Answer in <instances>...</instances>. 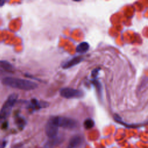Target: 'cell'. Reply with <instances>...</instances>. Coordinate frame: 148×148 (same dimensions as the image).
Instances as JSON below:
<instances>
[{
    "instance_id": "1",
    "label": "cell",
    "mask_w": 148,
    "mask_h": 148,
    "mask_svg": "<svg viewBox=\"0 0 148 148\" xmlns=\"http://www.w3.org/2000/svg\"><path fill=\"white\" fill-rule=\"evenodd\" d=\"M2 83L6 86L24 91L32 90L38 87V84L32 81L14 77L4 78Z\"/></svg>"
},
{
    "instance_id": "2",
    "label": "cell",
    "mask_w": 148,
    "mask_h": 148,
    "mask_svg": "<svg viewBox=\"0 0 148 148\" xmlns=\"http://www.w3.org/2000/svg\"><path fill=\"white\" fill-rule=\"evenodd\" d=\"M18 98V95L15 93L12 94L8 97V99L5 102L0 111V117L3 120L5 119L10 115L13 107L17 101Z\"/></svg>"
},
{
    "instance_id": "3",
    "label": "cell",
    "mask_w": 148,
    "mask_h": 148,
    "mask_svg": "<svg viewBox=\"0 0 148 148\" xmlns=\"http://www.w3.org/2000/svg\"><path fill=\"white\" fill-rule=\"evenodd\" d=\"M59 128V126L57 122V116L52 117L48 120L46 124V134L49 138H55L58 134Z\"/></svg>"
},
{
    "instance_id": "4",
    "label": "cell",
    "mask_w": 148,
    "mask_h": 148,
    "mask_svg": "<svg viewBox=\"0 0 148 148\" xmlns=\"http://www.w3.org/2000/svg\"><path fill=\"white\" fill-rule=\"evenodd\" d=\"M60 95L67 99L80 98L83 95L82 91L72 88H64L60 91Z\"/></svg>"
},
{
    "instance_id": "5",
    "label": "cell",
    "mask_w": 148,
    "mask_h": 148,
    "mask_svg": "<svg viewBox=\"0 0 148 148\" xmlns=\"http://www.w3.org/2000/svg\"><path fill=\"white\" fill-rule=\"evenodd\" d=\"M57 122L59 127H62L66 129H74L78 125V122L73 119L57 116Z\"/></svg>"
},
{
    "instance_id": "6",
    "label": "cell",
    "mask_w": 148,
    "mask_h": 148,
    "mask_svg": "<svg viewBox=\"0 0 148 148\" xmlns=\"http://www.w3.org/2000/svg\"><path fill=\"white\" fill-rule=\"evenodd\" d=\"M83 60V59L82 57H80V56L75 57L70 59V60L64 62L62 64L61 66H62V68L64 69H68L80 63Z\"/></svg>"
},
{
    "instance_id": "7",
    "label": "cell",
    "mask_w": 148,
    "mask_h": 148,
    "mask_svg": "<svg viewBox=\"0 0 148 148\" xmlns=\"http://www.w3.org/2000/svg\"><path fill=\"white\" fill-rule=\"evenodd\" d=\"M83 142V138L79 135L74 136L70 140V146L71 148H76L80 146Z\"/></svg>"
},
{
    "instance_id": "8",
    "label": "cell",
    "mask_w": 148,
    "mask_h": 148,
    "mask_svg": "<svg viewBox=\"0 0 148 148\" xmlns=\"http://www.w3.org/2000/svg\"><path fill=\"white\" fill-rule=\"evenodd\" d=\"M90 48L89 44L86 42H83L79 43L76 47V52L80 54H83L86 53Z\"/></svg>"
},
{
    "instance_id": "9",
    "label": "cell",
    "mask_w": 148,
    "mask_h": 148,
    "mask_svg": "<svg viewBox=\"0 0 148 148\" xmlns=\"http://www.w3.org/2000/svg\"><path fill=\"white\" fill-rule=\"evenodd\" d=\"M0 67L7 71H12L14 69L12 64L6 60H0Z\"/></svg>"
},
{
    "instance_id": "10",
    "label": "cell",
    "mask_w": 148,
    "mask_h": 148,
    "mask_svg": "<svg viewBox=\"0 0 148 148\" xmlns=\"http://www.w3.org/2000/svg\"><path fill=\"white\" fill-rule=\"evenodd\" d=\"M94 126V122L91 119H87L84 122V126L86 129H90Z\"/></svg>"
},
{
    "instance_id": "11",
    "label": "cell",
    "mask_w": 148,
    "mask_h": 148,
    "mask_svg": "<svg viewBox=\"0 0 148 148\" xmlns=\"http://www.w3.org/2000/svg\"><path fill=\"white\" fill-rule=\"evenodd\" d=\"M16 124H18V126L20 127H23L25 124L24 120L21 118H17V119L16 120Z\"/></svg>"
},
{
    "instance_id": "12",
    "label": "cell",
    "mask_w": 148,
    "mask_h": 148,
    "mask_svg": "<svg viewBox=\"0 0 148 148\" xmlns=\"http://www.w3.org/2000/svg\"><path fill=\"white\" fill-rule=\"evenodd\" d=\"M5 3V1H4V0H0V7H3Z\"/></svg>"
},
{
    "instance_id": "13",
    "label": "cell",
    "mask_w": 148,
    "mask_h": 148,
    "mask_svg": "<svg viewBox=\"0 0 148 148\" xmlns=\"http://www.w3.org/2000/svg\"><path fill=\"white\" fill-rule=\"evenodd\" d=\"M6 145H7V142H4L3 143L1 147H0V148H5V146H6Z\"/></svg>"
},
{
    "instance_id": "14",
    "label": "cell",
    "mask_w": 148,
    "mask_h": 148,
    "mask_svg": "<svg viewBox=\"0 0 148 148\" xmlns=\"http://www.w3.org/2000/svg\"><path fill=\"white\" fill-rule=\"evenodd\" d=\"M2 120H3V119H2V118H1V117H0V122H1V121H2Z\"/></svg>"
}]
</instances>
